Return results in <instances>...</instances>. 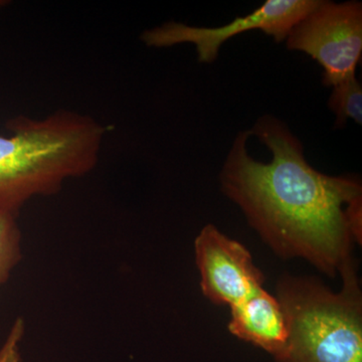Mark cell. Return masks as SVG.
<instances>
[{"instance_id": "6da1fadb", "label": "cell", "mask_w": 362, "mask_h": 362, "mask_svg": "<svg viewBox=\"0 0 362 362\" xmlns=\"http://www.w3.org/2000/svg\"><path fill=\"white\" fill-rule=\"evenodd\" d=\"M220 180L223 194L278 256L306 259L332 278L352 259L346 206L362 195L361 180L312 168L280 119L259 117L235 136Z\"/></svg>"}, {"instance_id": "7a4b0ae2", "label": "cell", "mask_w": 362, "mask_h": 362, "mask_svg": "<svg viewBox=\"0 0 362 362\" xmlns=\"http://www.w3.org/2000/svg\"><path fill=\"white\" fill-rule=\"evenodd\" d=\"M0 135V211L18 214L33 197L58 192L65 181L96 168L108 128L61 111L42 120L16 117Z\"/></svg>"}, {"instance_id": "3957f363", "label": "cell", "mask_w": 362, "mask_h": 362, "mask_svg": "<svg viewBox=\"0 0 362 362\" xmlns=\"http://www.w3.org/2000/svg\"><path fill=\"white\" fill-rule=\"evenodd\" d=\"M339 274L337 293L315 278L279 280L276 298L288 338L277 362H362V294L354 259Z\"/></svg>"}, {"instance_id": "277c9868", "label": "cell", "mask_w": 362, "mask_h": 362, "mask_svg": "<svg viewBox=\"0 0 362 362\" xmlns=\"http://www.w3.org/2000/svg\"><path fill=\"white\" fill-rule=\"evenodd\" d=\"M286 44L322 66L324 86L333 87L356 76L362 54L361 2L320 0L292 28Z\"/></svg>"}, {"instance_id": "5b68a950", "label": "cell", "mask_w": 362, "mask_h": 362, "mask_svg": "<svg viewBox=\"0 0 362 362\" xmlns=\"http://www.w3.org/2000/svg\"><path fill=\"white\" fill-rule=\"evenodd\" d=\"M320 0H267L263 6L220 28H195L185 23H164L145 30L141 40L148 47H168L192 44L199 63H214L221 45L240 33L259 30L277 42L287 39L292 28L318 6Z\"/></svg>"}, {"instance_id": "8992f818", "label": "cell", "mask_w": 362, "mask_h": 362, "mask_svg": "<svg viewBox=\"0 0 362 362\" xmlns=\"http://www.w3.org/2000/svg\"><path fill=\"white\" fill-rule=\"evenodd\" d=\"M194 252L202 293L214 304L232 307L263 288L265 277L250 252L216 226L202 228Z\"/></svg>"}, {"instance_id": "52a82bcc", "label": "cell", "mask_w": 362, "mask_h": 362, "mask_svg": "<svg viewBox=\"0 0 362 362\" xmlns=\"http://www.w3.org/2000/svg\"><path fill=\"white\" fill-rule=\"evenodd\" d=\"M228 330L233 335L252 343L278 357L288 338L284 311L276 297L264 288L230 307Z\"/></svg>"}, {"instance_id": "ba28073f", "label": "cell", "mask_w": 362, "mask_h": 362, "mask_svg": "<svg viewBox=\"0 0 362 362\" xmlns=\"http://www.w3.org/2000/svg\"><path fill=\"white\" fill-rule=\"evenodd\" d=\"M332 88L328 107L337 116V127H344L349 119L361 125L362 87L356 76L346 78Z\"/></svg>"}, {"instance_id": "9c48e42d", "label": "cell", "mask_w": 362, "mask_h": 362, "mask_svg": "<svg viewBox=\"0 0 362 362\" xmlns=\"http://www.w3.org/2000/svg\"><path fill=\"white\" fill-rule=\"evenodd\" d=\"M16 216L18 214L0 211V288L6 284L23 256Z\"/></svg>"}, {"instance_id": "30bf717a", "label": "cell", "mask_w": 362, "mask_h": 362, "mask_svg": "<svg viewBox=\"0 0 362 362\" xmlns=\"http://www.w3.org/2000/svg\"><path fill=\"white\" fill-rule=\"evenodd\" d=\"M25 330L23 319H16L0 349V362H21L20 347Z\"/></svg>"}, {"instance_id": "8fae6325", "label": "cell", "mask_w": 362, "mask_h": 362, "mask_svg": "<svg viewBox=\"0 0 362 362\" xmlns=\"http://www.w3.org/2000/svg\"><path fill=\"white\" fill-rule=\"evenodd\" d=\"M4 4H6V2H4V1H0V7H1L2 6H4Z\"/></svg>"}]
</instances>
